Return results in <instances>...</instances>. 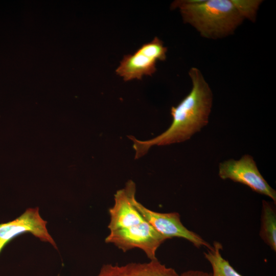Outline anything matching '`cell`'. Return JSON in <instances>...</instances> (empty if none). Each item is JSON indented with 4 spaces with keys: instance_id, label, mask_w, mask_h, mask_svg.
Masks as SVG:
<instances>
[{
    "instance_id": "5",
    "label": "cell",
    "mask_w": 276,
    "mask_h": 276,
    "mask_svg": "<svg viewBox=\"0 0 276 276\" xmlns=\"http://www.w3.org/2000/svg\"><path fill=\"white\" fill-rule=\"evenodd\" d=\"M218 174L222 179L242 183L255 192L269 197L275 204L276 191L260 173L251 155L244 154L239 160L231 158L220 163Z\"/></svg>"
},
{
    "instance_id": "3",
    "label": "cell",
    "mask_w": 276,
    "mask_h": 276,
    "mask_svg": "<svg viewBox=\"0 0 276 276\" xmlns=\"http://www.w3.org/2000/svg\"><path fill=\"white\" fill-rule=\"evenodd\" d=\"M262 1L179 0L171 4L178 8L185 22L204 37L217 39L233 33L244 19L255 21Z\"/></svg>"
},
{
    "instance_id": "6",
    "label": "cell",
    "mask_w": 276,
    "mask_h": 276,
    "mask_svg": "<svg viewBox=\"0 0 276 276\" xmlns=\"http://www.w3.org/2000/svg\"><path fill=\"white\" fill-rule=\"evenodd\" d=\"M134 204L147 221L167 240L173 238L185 239L196 247L210 248L212 245L197 233L189 230L182 223L178 213H160L152 211L135 199Z\"/></svg>"
},
{
    "instance_id": "11",
    "label": "cell",
    "mask_w": 276,
    "mask_h": 276,
    "mask_svg": "<svg viewBox=\"0 0 276 276\" xmlns=\"http://www.w3.org/2000/svg\"><path fill=\"white\" fill-rule=\"evenodd\" d=\"M179 276H211V274L198 270H189L180 274Z\"/></svg>"
},
{
    "instance_id": "8",
    "label": "cell",
    "mask_w": 276,
    "mask_h": 276,
    "mask_svg": "<svg viewBox=\"0 0 276 276\" xmlns=\"http://www.w3.org/2000/svg\"><path fill=\"white\" fill-rule=\"evenodd\" d=\"M96 276H179V274L157 259L146 263L132 262L122 265L104 264Z\"/></svg>"
},
{
    "instance_id": "10",
    "label": "cell",
    "mask_w": 276,
    "mask_h": 276,
    "mask_svg": "<svg viewBox=\"0 0 276 276\" xmlns=\"http://www.w3.org/2000/svg\"><path fill=\"white\" fill-rule=\"evenodd\" d=\"M222 245L218 241H214L210 248L203 252L204 258L210 263L213 272L211 276H243L238 273L222 256Z\"/></svg>"
},
{
    "instance_id": "4",
    "label": "cell",
    "mask_w": 276,
    "mask_h": 276,
    "mask_svg": "<svg viewBox=\"0 0 276 276\" xmlns=\"http://www.w3.org/2000/svg\"><path fill=\"white\" fill-rule=\"evenodd\" d=\"M167 52V48L164 46L163 41L155 37L133 54L125 55L116 73L126 81L134 79L141 80L143 76L155 73L156 61L165 60Z\"/></svg>"
},
{
    "instance_id": "9",
    "label": "cell",
    "mask_w": 276,
    "mask_h": 276,
    "mask_svg": "<svg viewBox=\"0 0 276 276\" xmlns=\"http://www.w3.org/2000/svg\"><path fill=\"white\" fill-rule=\"evenodd\" d=\"M260 238L276 251V210L274 203L263 200L261 214Z\"/></svg>"
},
{
    "instance_id": "7",
    "label": "cell",
    "mask_w": 276,
    "mask_h": 276,
    "mask_svg": "<svg viewBox=\"0 0 276 276\" xmlns=\"http://www.w3.org/2000/svg\"><path fill=\"white\" fill-rule=\"evenodd\" d=\"M47 221L40 216L39 208H29L15 219L0 224V253L5 245L17 236L30 233L40 241L49 242L56 249V244L49 233Z\"/></svg>"
},
{
    "instance_id": "1",
    "label": "cell",
    "mask_w": 276,
    "mask_h": 276,
    "mask_svg": "<svg viewBox=\"0 0 276 276\" xmlns=\"http://www.w3.org/2000/svg\"><path fill=\"white\" fill-rule=\"evenodd\" d=\"M189 74L192 82V89L176 106L172 107L173 120L169 127L157 136L147 141L129 137L133 143L135 158L143 156L153 146L187 141L208 124L213 102L212 90L198 68L192 67Z\"/></svg>"
},
{
    "instance_id": "2",
    "label": "cell",
    "mask_w": 276,
    "mask_h": 276,
    "mask_svg": "<svg viewBox=\"0 0 276 276\" xmlns=\"http://www.w3.org/2000/svg\"><path fill=\"white\" fill-rule=\"evenodd\" d=\"M136 187L131 180L114 194L113 205L109 209L110 216L107 243L112 244L123 252L138 248L150 260H155L159 247L167 240L156 232L136 208Z\"/></svg>"
}]
</instances>
